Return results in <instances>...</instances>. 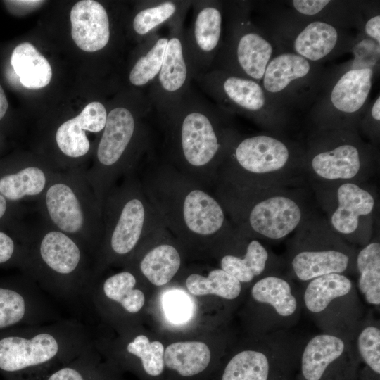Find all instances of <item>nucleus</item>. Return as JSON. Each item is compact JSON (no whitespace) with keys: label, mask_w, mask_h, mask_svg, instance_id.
I'll use <instances>...</instances> for the list:
<instances>
[{"label":"nucleus","mask_w":380,"mask_h":380,"mask_svg":"<svg viewBox=\"0 0 380 380\" xmlns=\"http://www.w3.org/2000/svg\"><path fill=\"white\" fill-rule=\"evenodd\" d=\"M56 172L50 164L34 160H0V194L20 204L37 201Z\"/></svg>","instance_id":"nucleus-23"},{"label":"nucleus","mask_w":380,"mask_h":380,"mask_svg":"<svg viewBox=\"0 0 380 380\" xmlns=\"http://www.w3.org/2000/svg\"><path fill=\"white\" fill-rule=\"evenodd\" d=\"M163 360L165 367L175 371L179 376L192 377L207 369L211 353L203 342H177L167 347Z\"/></svg>","instance_id":"nucleus-32"},{"label":"nucleus","mask_w":380,"mask_h":380,"mask_svg":"<svg viewBox=\"0 0 380 380\" xmlns=\"http://www.w3.org/2000/svg\"><path fill=\"white\" fill-rule=\"evenodd\" d=\"M184 21L170 24L168 42L160 70L149 85L148 99L160 118H166L180 105L194 78L184 45Z\"/></svg>","instance_id":"nucleus-19"},{"label":"nucleus","mask_w":380,"mask_h":380,"mask_svg":"<svg viewBox=\"0 0 380 380\" xmlns=\"http://www.w3.org/2000/svg\"><path fill=\"white\" fill-rule=\"evenodd\" d=\"M152 108L146 98L136 110L118 106L108 113L94 164L86 170L87 179L101 209L109 191L124 177L135 172L139 157L150 148V132L141 117L150 113Z\"/></svg>","instance_id":"nucleus-9"},{"label":"nucleus","mask_w":380,"mask_h":380,"mask_svg":"<svg viewBox=\"0 0 380 380\" xmlns=\"http://www.w3.org/2000/svg\"><path fill=\"white\" fill-rule=\"evenodd\" d=\"M304 156V147L281 133H238L215 184L239 188L300 185L305 173Z\"/></svg>","instance_id":"nucleus-5"},{"label":"nucleus","mask_w":380,"mask_h":380,"mask_svg":"<svg viewBox=\"0 0 380 380\" xmlns=\"http://www.w3.org/2000/svg\"><path fill=\"white\" fill-rule=\"evenodd\" d=\"M8 107V101L2 87L0 85V120L5 115Z\"/></svg>","instance_id":"nucleus-47"},{"label":"nucleus","mask_w":380,"mask_h":380,"mask_svg":"<svg viewBox=\"0 0 380 380\" xmlns=\"http://www.w3.org/2000/svg\"><path fill=\"white\" fill-rule=\"evenodd\" d=\"M230 115L190 89L175 111L161 120L166 163L204 187L215 184L239 133Z\"/></svg>","instance_id":"nucleus-1"},{"label":"nucleus","mask_w":380,"mask_h":380,"mask_svg":"<svg viewBox=\"0 0 380 380\" xmlns=\"http://www.w3.org/2000/svg\"><path fill=\"white\" fill-rule=\"evenodd\" d=\"M163 307L167 318L175 324L189 320L193 312L190 297L179 290H172L164 294Z\"/></svg>","instance_id":"nucleus-43"},{"label":"nucleus","mask_w":380,"mask_h":380,"mask_svg":"<svg viewBox=\"0 0 380 380\" xmlns=\"http://www.w3.org/2000/svg\"><path fill=\"white\" fill-rule=\"evenodd\" d=\"M24 272L46 294L64 301L87 300L94 258L75 239L43 221L30 228Z\"/></svg>","instance_id":"nucleus-6"},{"label":"nucleus","mask_w":380,"mask_h":380,"mask_svg":"<svg viewBox=\"0 0 380 380\" xmlns=\"http://www.w3.org/2000/svg\"><path fill=\"white\" fill-rule=\"evenodd\" d=\"M25 212L23 204L11 202L0 194V229H25L28 226L23 220Z\"/></svg>","instance_id":"nucleus-44"},{"label":"nucleus","mask_w":380,"mask_h":380,"mask_svg":"<svg viewBox=\"0 0 380 380\" xmlns=\"http://www.w3.org/2000/svg\"><path fill=\"white\" fill-rule=\"evenodd\" d=\"M369 8L367 10L368 15L367 16L365 11L360 32L366 37L380 44V15L379 11L377 12L376 10L372 11V8Z\"/></svg>","instance_id":"nucleus-46"},{"label":"nucleus","mask_w":380,"mask_h":380,"mask_svg":"<svg viewBox=\"0 0 380 380\" xmlns=\"http://www.w3.org/2000/svg\"><path fill=\"white\" fill-rule=\"evenodd\" d=\"M11 63L20 83L26 88L40 89L48 85L51 81V65L29 42L21 43L14 49Z\"/></svg>","instance_id":"nucleus-33"},{"label":"nucleus","mask_w":380,"mask_h":380,"mask_svg":"<svg viewBox=\"0 0 380 380\" xmlns=\"http://www.w3.org/2000/svg\"><path fill=\"white\" fill-rule=\"evenodd\" d=\"M327 70L291 51H281L269 62L262 87L267 94L286 111L305 109L315 102Z\"/></svg>","instance_id":"nucleus-17"},{"label":"nucleus","mask_w":380,"mask_h":380,"mask_svg":"<svg viewBox=\"0 0 380 380\" xmlns=\"http://www.w3.org/2000/svg\"><path fill=\"white\" fill-rule=\"evenodd\" d=\"M375 71L350 68L346 63L327 71L310 117L315 129L358 132L368 106Z\"/></svg>","instance_id":"nucleus-13"},{"label":"nucleus","mask_w":380,"mask_h":380,"mask_svg":"<svg viewBox=\"0 0 380 380\" xmlns=\"http://www.w3.org/2000/svg\"><path fill=\"white\" fill-rule=\"evenodd\" d=\"M291 10L303 17L346 29L362 25L368 3L348 1L293 0Z\"/></svg>","instance_id":"nucleus-29"},{"label":"nucleus","mask_w":380,"mask_h":380,"mask_svg":"<svg viewBox=\"0 0 380 380\" xmlns=\"http://www.w3.org/2000/svg\"><path fill=\"white\" fill-rule=\"evenodd\" d=\"M312 186L332 231L353 246H364L372 241L378 202L372 186L366 182Z\"/></svg>","instance_id":"nucleus-15"},{"label":"nucleus","mask_w":380,"mask_h":380,"mask_svg":"<svg viewBox=\"0 0 380 380\" xmlns=\"http://www.w3.org/2000/svg\"><path fill=\"white\" fill-rule=\"evenodd\" d=\"M71 35L76 45L87 52L105 48L110 39V23L106 8L94 0L77 2L70 11Z\"/></svg>","instance_id":"nucleus-26"},{"label":"nucleus","mask_w":380,"mask_h":380,"mask_svg":"<svg viewBox=\"0 0 380 380\" xmlns=\"http://www.w3.org/2000/svg\"><path fill=\"white\" fill-rule=\"evenodd\" d=\"M192 22L184 30V45L194 77L209 70L222 44L224 5L222 1H192Z\"/></svg>","instance_id":"nucleus-20"},{"label":"nucleus","mask_w":380,"mask_h":380,"mask_svg":"<svg viewBox=\"0 0 380 380\" xmlns=\"http://www.w3.org/2000/svg\"><path fill=\"white\" fill-rule=\"evenodd\" d=\"M37 203L42 221L75 239L95 262L103 236V214L86 170L57 171Z\"/></svg>","instance_id":"nucleus-8"},{"label":"nucleus","mask_w":380,"mask_h":380,"mask_svg":"<svg viewBox=\"0 0 380 380\" xmlns=\"http://www.w3.org/2000/svg\"><path fill=\"white\" fill-rule=\"evenodd\" d=\"M61 319L47 294L25 273L0 277V331Z\"/></svg>","instance_id":"nucleus-18"},{"label":"nucleus","mask_w":380,"mask_h":380,"mask_svg":"<svg viewBox=\"0 0 380 380\" xmlns=\"http://www.w3.org/2000/svg\"><path fill=\"white\" fill-rule=\"evenodd\" d=\"M288 252L290 271L301 281L331 273L357 274L354 246L313 213L294 232Z\"/></svg>","instance_id":"nucleus-12"},{"label":"nucleus","mask_w":380,"mask_h":380,"mask_svg":"<svg viewBox=\"0 0 380 380\" xmlns=\"http://www.w3.org/2000/svg\"><path fill=\"white\" fill-rule=\"evenodd\" d=\"M39 380H114L100 362L94 343L82 353L53 369Z\"/></svg>","instance_id":"nucleus-37"},{"label":"nucleus","mask_w":380,"mask_h":380,"mask_svg":"<svg viewBox=\"0 0 380 380\" xmlns=\"http://www.w3.org/2000/svg\"><path fill=\"white\" fill-rule=\"evenodd\" d=\"M357 288L369 305H380V243L370 241L357 253Z\"/></svg>","instance_id":"nucleus-35"},{"label":"nucleus","mask_w":380,"mask_h":380,"mask_svg":"<svg viewBox=\"0 0 380 380\" xmlns=\"http://www.w3.org/2000/svg\"><path fill=\"white\" fill-rule=\"evenodd\" d=\"M371 141V144L377 148L380 137V96L369 106L359 124L358 129Z\"/></svg>","instance_id":"nucleus-45"},{"label":"nucleus","mask_w":380,"mask_h":380,"mask_svg":"<svg viewBox=\"0 0 380 380\" xmlns=\"http://www.w3.org/2000/svg\"><path fill=\"white\" fill-rule=\"evenodd\" d=\"M141 182L165 227L177 236L227 242L235 233L216 196L167 163L150 167Z\"/></svg>","instance_id":"nucleus-2"},{"label":"nucleus","mask_w":380,"mask_h":380,"mask_svg":"<svg viewBox=\"0 0 380 380\" xmlns=\"http://www.w3.org/2000/svg\"><path fill=\"white\" fill-rule=\"evenodd\" d=\"M251 294L255 303L267 308V334L286 331L297 321L300 312L298 298L290 280L279 273L258 279Z\"/></svg>","instance_id":"nucleus-24"},{"label":"nucleus","mask_w":380,"mask_h":380,"mask_svg":"<svg viewBox=\"0 0 380 380\" xmlns=\"http://www.w3.org/2000/svg\"><path fill=\"white\" fill-rule=\"evenodd\" d=\"M268 32L279 51L293 52L318 63L350 52L355 37L345 29L298 15L292 10L274 20Z\"/></svg>","instance_id":"nucleus-16"},{"label":"nucleus","mask_w":380,"mask_h":380,"mask_svg":"<svg viewBox=\"0 0 380 380\" xmlns=\"http://www.w3.org/2000/svg\"><path fill=\"white\" fill-rule=\"evenodd\" d=\"M94 345L89 327L75 319L0 331L4 380H39Z\"/></svg>","instance_id":"nucleus-3"},{"label":"nucleus","mask_w":380,"mask_h":380,"mask_svg":"<svg viewBox=\"0 0 380 380\" xmlns=\"http://www.w3.org/2000/svg\"><path fill=\"white\" fill-rule=\"evenodd\" d=\"M30 227L22 231L0 229V268H18L24 272L27 262Z\"/></svg>","instance_id":"nucleus-39"},{"label":"nucleus","mask_w":380,"mask_h":380,"mask_svg":"<svg viewBox=\"0 0 380 380\" xmlns=\"http://www.w3.org/2000/svg\"><path fill=\"white\" fill-rule=\"evenodd\" d=\"M102 214L103 236L95 258L94 280L106 265L129 258L143 239L165 227L135 172L109 191Z\"/></svg>","instance_id":"nucleus-7"},{"label":"nucleus","mask_w":380,"mask_h":380,"mask_svg":"<svg viewBox=\"0 0 380 380\" xmlns=\"http://www.w3.org/2000/svg\"><path fill=\"white\" fill-rule=\"evenodd\" d=\"M353 58L346 62L350 68H371L375 72L379 67L380 44L360 32L355 37L350 52Z\"/></svg>","instance_id":"nucleus-42"},{"label":"nucleus","mask_w":380,"mask_h":380,"mask_svg":"<svg viewBox=\"0 0 380 380\" xmlns=\"http://www.w3.org/2000/svg\"><path fill=\"white\" fill-rule=\"evenodd\" d=\"M192 1L160 0L144 1L132 20L134 32L144 40L157 32L163 25L169 26L184 20Z\"/></svg>","instance_id":"nucleus-30"},{"label":"nucleus","mask_w":380,"mask_h":380,"mask_svg":"<svg viewBox=\"0 0 380 380\" xmlns=\"http://www.w3.org/2000/svg\"><path fill=\"white\" fill-rule=\"evenodd\" d=\"M125 351L139 360L143 372L148 376H160L164 372V347L159 341L150 342L145 335H137L127 341Z\"/></svg>","instance_id":"nucleus-40"},{"label":"nucleus","mask_w":380,"mask_h":380,"mask_svg":"<svg viewBox=\"0 0 380 380\" xmlns=\"http://www.w3.org/2000/svg\"><path fill=\"white\" fill-rule=\"evenodd\" d=\"M186 286L194 295L214 294L227 300L236 298L241 291V283L221 268L211 270L207 277L191 274L186 279Z\"/></svg>","instance_id":"nucleus-38"},{"label":"nucleus","mask_w":380,"mask_h":380,"mask_svg":"<svg viewBox=\"0 0 380 380\" xmlns=\"http://www.w3.org/2000/svg\"><path fill=\"white\" fill-rule=\"evenodd\" d=\"M356 350L353 342L336 333L324 332L311 337L300 353L303 380H338L355 363Z\"/></svg>","instance_id":"nucleus-22"},{"label":"nucleus","mask_w":380,"mask_h":380,"mask_svg":"<svg viewBox=\"0 0 380 380\" xmlns=\"http://www.w3.org/2000/svg\"><path fill=\"white\" fill-rule=\"evenodd\" d=\"M216 198L241 234L277 241L294 232L312 213L299 185L233 187L216 184Z\"/></svg>","instance_id":"nucleus-4"},{"label":"nucleus","mask_w":380,"mask_h":380,"mask_svg":"<svg viewBox=\"0 0 380 380\" xmlns=\"http://www.w3.org/2000/svg\"><path fill=\"white\" fill-rule=\"evenodd\" d=\"M244 248L243 255H224L220 260L221 269L241 283L279 273L282 262L259 239L246 236Z\"/></svg>","instance_id":"nucleus-27"},{"label":"nucleus","mask_w":380,"mask_h":380,"mask_svg":"<svg viewBox=\"0 0 380 380\" xmlns=\"http://www.w3.org/2000/svg\"><path fill=\"white\" fill-rule=\"evenodd\" d=\"M307 282L303 300L305 308L314 315L324 312L333 301L346 297L353 289L348 276L339 273L324 274Z\"/></svg>","instance_id":"nucleus-31"},{"label":"nucleus","mask_w":380,"mask_h":380,"mask_svg":"<svg viewBox=\"0 0 380 380\" xmlns=\"http://www.w3.org/2000/svg\"><path fill=\"white\" fill-rule=\"evenodd\" d=\"M303 346L287 330L267 334L262 348L235 354L225 365L221 380H270L274 368L300 355Z\"/></svg>","instance_id":"nucleus-21"},{"label":"nucleus","mask_w":380,"mask_h":380,"mask_svg":"<svg viewBox=\"0 0 380 380\" xmlns=\"http://www.w3.org/2000/svg\"><path fill=\"white\" fill-rule=\"evenodd\" d=\"M135 274L122 270L105 278L101 283L94 281L87 299H90L99 309L107 305L119 306L127 314L139 312L145 303L144 293L136 288Z\"/></svg>","instance_id":"nucleus-28"},{"label":"nucleus","mask_w":380,"mask_h":380,"mask_svg":"<svg viewBox=\"0 0 380 380\" xmlns=\"http://www.w3.org/2000/svg\"><path fill=\"white\" fill-rule=\"evenodd\" d=\"M168 37L155 32L144 40L129 72V81L136 87L150 85L158 75L163 61Z\"/></svg>","instance_id":"nucleus-34"},{"label":"nucleus","mask_w":380,"mask_h":380,"mask_svg":"<svg viewBox=\"0 0 380 380\" xmlns=\"http://www.w3.org/2000/svg\"><path fill=\"white\" fill-rule=\"evenodd\" d=\"M107 110L99 101L87 104L76 117L62 123L55 134L61 154L68 159L66 170L79 168L78 160L88 154L91 144L86 132L99 133L104 129Z\"/></svg>","instance_id":"nucleus-25"},{"label":"nucleus","mask_w":380,"mask_h":380,"mask_svg":"<svg viewBox=\"0 0 380 380\" xmlns=\"http://www.w3.org/2000/svg\"><path fill=\"white\" fill-rule=\"evenodd\" d=\"M356 353L365 364L376 375L380 374V328L376 322H368L359 330Z\"/></svg>","instance_id":"nucleus-41"},{"label":"nucleus","mask_w":380,"mask_h":380,"mask_svg":"<svg viewBox=\"0 0 380 380\" xmlns=\"http://www.w3.org/2000/svg\"><path fill=\"white\" fill-rule=\"evenodd\" d=\"M221 109L252 120L268 132L281 133L289 112L273 101L261 83L220 69L209 70L193 78Z\"/></svg>","instance_id":"nucleus-14"},{"label":"nucleus","mask_w":380,"mask_h":380,"mask_svg":"<svg viewBox=\"0 0 380 380\" xmlns=\"http://www.w3.org/2000/svg\"><path fill=\"white\" fill-rule=\"evenodd\" d=\"M141 273L153 285L163 286L169 282L178 272L181 257L172 244L160 243L147 251L139 264Z\"/></svg>","instance_id":"nucleus-36"},{"label":"nucleus","mask_w":380,"mask_h":380,"mask_svg":"<svg viewBox=\"0 0 380 380\" xmlns=\"http://www.w3.org/2000/svg\"><path fill=\"white\" fill-rule=\"evenodd\" d=\"M304 148V172L312 184L365 183L379 165L377 148L355 130L315 129Z\"/></svg>","instance_id":"nucleus-10"},{"label":"nucleus","mask_w":380,"mask_h":380,"mask_svg":"<svg viewBox=\"0 0 380 380\" xmlns=\"http://www.w3.org/2000/svg\"><path fill=\"white\" fill-rule=\"evenodd\" d=\"M226 34L216 56L217 68L261 83L279 49L270 33L255 24L248 1L224 2Z\"/></svg>","instance_id":"nucleus-11"}]
</instances>
